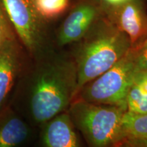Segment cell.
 Listing matches in <instances>:
<instances>
[{"label":"cell","mask_w":147,"mask_h":147,"mask_svg":"<svg viewBox=\"0 0 147 147\" xmlns=\"http://www.w3.org/2000/svg\"><path fill=\"white\" fill-rule=\"evenodd\" d=\"M25 102L29 117L42 125L68 109L78 93V76L74 59L48 55L29 73Z\"/></svg>","instance_id":"obj_1"},{"label":"cell","mask_w":147,"mask_h":147,"mask_svg":"<svg viewBox=\"0 0 147 147\" xmlns=\"http://www.w3.org/2000/svg\"><path fill=\"white\" fill-rule=\"evenodd\" d=\"M78 42L74 57L78 91L117 63L131 48L129 37L108 20L95 21Z\"/></svg>","instance_id":"obj_2"},{"label":"cell","mask_w":147,"mask_h":147,"mask_svg":"<svg viewBox=\"0 0 147 147\" xmlns=\"http://www.w3.org/2000/svg\"><path fill=\"white\" fill-rule=\"evenodd\" d=\"M67 111L74 126L92 147L120 146L122 118L127 108L75 99Z\"/></svg>","instance_id":"obj_3"},{"label":"cell","mask_w":147,"mask_h":147,"mask_svg":"<svg viewBox=\"0 0 147 147\" xmlns=\"http://www.w3.org/2000/svg\"><path fill=\"white\" fill-rule=\"evenodd\" d=\"M136 51L131 47L110 69L82 86L74 100L126 107L127 95L136 74Z\"/></svg>","instance_id":"obj_4"},{"label":"cell","mask_w":147,"mask_h":147,"mask_svg":"<svg viewBox=\"0 0 147 147\" xmlns=\"http://www.w3.org/2000/svg\"><path fill=\"white\" fill-rule=\"evenodd\" d=\"M1 1L16 36L30 54L38 55L45 42V31L44 20L37 12L34 0Z\"/></svg>","instance_id":"obj_5"},{"label":"cell","mask_w":147,"mask_h":147,"mask_svg":"<svg viewBox=\"0 0 147 147\" xmlns=\"http://www.w3.org/2000/svg\"><path fill=\"white\" fill-rule=\"evenodd\" d=\"M98 10L93 3L78 4L64 20L57 36L59 46H65L80 41L96 21Z\"/></svg>","instance_id":"obj_6"},{"label":"cell","mask_w":147,"mask_h":147,"mask_svg":"<svg viewBox=\"0 0 147 147\" xmlns=\"http://www.w3.org/2000/svg\"><path fill=\"white\" fill-rule=\"evenodd\" d=\"M114 23L129 38L131 47H137L147 37V16L136 0L116 7Z\"/></svg>","instance_id":"obj_7"},{"label":"cell","mask_w":147,"mask_h":147,"mask_svg":"<svg viewBox=\"0 0 147 147\" xmlns=\"http://www.w3.org/2000/svg\"><path fill=\"white\" fill-rule=\"evenodd\" d=\"M42 146L46 147H78L80 140L68 111L62 112L43 125Z\"/></svg>","instance_id":"obj_8"},{"label":"cell","mask_w":147,"mask_h":147,"mask_svg":"<svg viewBox=\"0 0 147 147\" xmlns=\"http://www.w3.org/2000/svg\"><path fill=\"white\" fill-rule=\"evenodd\" d=\"M22 63L21 48L16 38L0 47V108L14 87Z\"/></svg>","instance_id":"obj_9"},{"label":"cell","mask_w":147,"mask_h":147,"mask_svg":"<svg viewBox=\"0 0 147 147\" xmlns=\"http://www.w3.org/2000/svg\"><path fill=\"white\" fill-rule=\"evenodd\" d=\"M28 125L10 107L0 108V147H14L27 140Z\"/></svg>","instance_id":"obj_10"},{"label":"cell","mask_w":147,"mask_h":147,"mask_svg":"<svg viewBox=\"0 0 147 147\" xmlns=\"http://www.w3.org/2000/svg\"><path fill=\"white\" fill-rule=\"evenodd\" d=\"M121 126V146L147 147V114L136 115L126 111Z\"/></svg>","instance_id":"obj_11"},{"label":"cell","mask_w":147,"mask_h":147,"mask_svg":"<svg viewBox=\"0 0 147 147\" xmlns=\"http://www.w3.org/2000/svg\"><path fill=\"white\" fill-rule=\"evenodd\" d=\"M36 9L44 21L58 17L69 6V0H34Z\"/></svg>","instance_id":"obj_12"},{"label":"cell","mask_w":147,"mask_h":147,"mask_svg":"<svg viewBox=\"0 0 147 147\" xmlns=\"http://www.w3.org/2000/svg\"><path fill=\"white\" fill-rule=\"evenodd\" d=\"M127 111L136 115L147 114V92L133 84L126 98Z\"/></svg>","instance_id":"obj_13"},{"label":"cell","mask_w":147,"mask_h":147,"mask_svg":"<svg viewBox=\"0 0 147 147\" xmlns=\"http://www.w3.org/2000/svg\"><path fill=\"white\" fill-rule=\"evenodd\" d=\"M16 35L2 1L0 0V47L9 40L15 39Z\"/></svg>","instance_id":"obj_14"},{"label":"cell","mask_w":147,"mask_h":147,"mask_svg":"<svg viewBox=\"0 0 147 147\" xmlns=\"http://www.w3.org/2000/svg\"><path fill=\"white\" fill-rule=\"evenodd\" d=\"M136 72L147 69V49L136 50Z\"/></svg>","instance_id":"obj_15"},{"label":"cell","mask_w":147,"mask_h":147,"mask_svg":"<svg viewBox=\"0 0 147 147\" xmlns=\"http://www.w3.org/2000/svg\"><path fill=\"white\" fill-rule=\"evenodd\" d=\"M134 84L147 92V69L136 72L134 75Z\"/></svg>","instance_id":"obj_16"},{"label":"cell","mask_w":147,"mask_h":147,"mask_svg":"<svg viewBox=\"0 0 147 147\" xmlns=\"http://www.w3.org/2000/svg\"><path fill=\"white\" fill-rule=\"evenodd\" d=\"M103 1L110 6L116 8V7L120 6V5L124 4V3L128 2L131 0H103Z\"/></svg>","instance_id":"obj_17"},{"label":"cell","mask_w":147,"mask_h":147,"mask_svg":"<svg viewBox=\"0 0 147 147\" xmlns=\"http://www.w3.org/2000/svg\"><path fill=\"white\" fill-rule=\"evenodd\" d=\"M133 48H134V49H136V50L147 49V37L146 38V39L144 40V42H143L140 45H139L138 47H133Z\"/></svg>","instance_id":"obj_18"}]
</instances>
